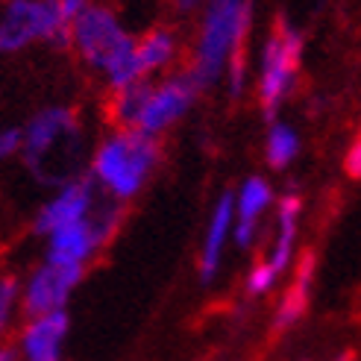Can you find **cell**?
I'll list each match as a JSON object with an SVG mask.
<instances>
[{
    "instance_id": "9",
    "label": "cell",
    "mask_w": 361,
    "mask_h": 361,
    "mask_svg": "<svg viewBox=\"0 0 361 361\" xmlns=\"http://www.w3.org/2000/svg\"><path fill=\"white\" fill-rule=\"evenodd\" d=\"M85 267H62V264H50L44 262L39 270H32V276L24 285V314L30 320L44 317L53 312H62L65 302L71 297V291L77 288V282L82 279Z\"/></svg>"
},
{
    "instance_id": "21",
    "label": "cell",
    "mask_w": 361,
    "mask_h": 361,
    "mask_svg": "<svg viewBox=\"0 0 361 361\" xmlns=\"http://www.w3.org/2000/svg\"><path fill=\"white\" fill-rule=\"evenodd\" d=\"M18 297V282L15 279H4L0 282V323H9V312H12V302Z\"/></svg>"
},
{
    "instance_id": "4",
    "label": "cell",
    "mask_w": 361,
    "mask_h": 361,
    "mask_svg": "<svg viewBox=\"0 0 361 361\" xmlns=\"http://www.w3.org/2000/svg\"><path fill=\"white\" fill-rule=\"evenodd\" d=\"M35 42L71 44V24L59 0H6L0 15V50L18 53Z\"/></svg>"
},
{
    "instance_id": "16",
    "label": "cell",
    "mask_w": 361,
    "mask_h": 361,
    "mask_svg": "<svg viewBox=\"0 0 361 361\" xmlns=\"http://www.w3.org/2000/svg\"><path fill=\"white\" fill-rule=\"evenodd\" d=\"M135 53H138V65L144 71V77L165 71L176 56V35L171 30H150L147 35L138 39Z\"/></svg>"
},
{
    "instance_id": "8",
    "label": "cell",
    "mask_w": 361,
    "mask_h": 361,
    "mask_svg": "<svg viewBox=\"0 0 361 361\" xmlns=\"http://www.w3.org/2000/svg\"><path fill=\"white\" fill-rule=\"evenodd\" d=\"M77 135H80V123L68 106H50V109L35 112L24 126V150H21L24 161L35 176H42L44 161Z\"/></svg>"
},
{
    "instance_id": "7",
    "label": "cell",
    "mask_w": 361,
    "mask_h": 361,
    "mask_svg": "<svg viewBox=\"0 0 361 361\" xmlns=\"http://www.w3.org/2000/svg\"><path fill=\"white\" fill-rule=\"evenodd\" d=\"M118 224V209H103L94 212L92 218H85L74 226L59 229L56 235L47 238V259L50 264L62 267H85V262L106 244V238L112 235V229Z\"/></svg>"
},
{
    "instance_id": "25",
    "label": "cell",
    "mask_w": 361,
    "mask_h": 361,
    "mask_svg": "<svg viewBox=\"0 0 361 361\" xmlns=\"http://www.w3.org/2000/svg\"><path fill=\"white\" fill-rule=\"evenodd\" d=\"M15 350H4V353H0V361H15Z\"/></svg>"
},
{
    "instance_id": "14",
    "label": "cell",
    "mask_w": 361,
    "mask_h": 361,
    "mask_svg": "<svg viewBox=\"0 0 361 361\" xmlns=\"http://www.w3.org/2000/svg\"><path fill=\"white\" fill-rule=\"evenodd\" d=\"M312 274H314V252H305L297 264V276H294V285L288 288V294L282 297L279 309H276V317H274V329L282 332L288 326L302 317L305 305H309V285H312Z\"/></svg>"
},
{
    "instance_id": "6",
    "label": "cell",
    "mask_w": 361,
    "mask_h": 361,
    "mask_svg": "<svg viewBox=\"0 0 361 361\" xmlns=\"http://www.w3.org/2000/svg\"><path fill=\"white\" fill-rule=\"evenodd\" d=\"M197 92H200V85L191 80V74H176V77L150 82L141 103V115L135 121V130L153 138L159 133H165L168 126H173L194 106Z\"/></svg>"
},
{
    "instance_id": "15",
    "label": "cell",
    "mask_w": 361,
    "mask_h": 361,
    "mask_svg": "<svg viewBox=\"0 0 361 361\" xmlns=\"http://www.w3.org/2000/svg\"><path fill=\"white\" fill-rule=\"evenodd\" d=\"M297 218H300V197L288 194L279 200V209H276V226H279V235H276V244L270 250V267L282 274V270L291 264V256H294V238H297Z\"/></svg>"
},
{
    "instance_id": "12",
    "label": "cell",
    "mask_w": 361,
    "mask_h": 361,
    "mask_svg": "<svg viewBox=\"0 0 361 361\" xmlns=\"http://www.w3.org/2000/svg\"><path fill=\"white\" fill-rule=\"evenodd\" d=\"M270 203H274V188L262 176L244 179V185L235 194V232H232V241L238 247L247 250L252 244L256 229H259V218Z\"/></svg>"
},
{
    "instance_id": "17",
    "label": "cell",
    "mask_w": 361,
    "mask_h": 361,
    "mask_svg": "<svg viewBox=\"0 0 361 361\" xmlns=\"http://www.w3.org/2000/svg\"><path fill=\"white\" fill-rule=\"evenodd\" d=\"M300 153V135L291 123L274 121L267 130V144H264V156L270 161V168L282 171L285 165H291V159Z\"/></svg>"
},
{
    "instance_id": "5",
    "label": "cell",
    "mask_w": 361,
    "mask_h": 361,
    "mask_svg": "<svg viewBox=\"0 0 361 361\" xmlns=\"http://www.w3.org/2000/svg\"><path fill=\"white\" fill-rule=\"evenodd\" d=\"M300 59H302V35L291 24L279 21L276 32L264 42L259 62V100L270 121L276 118L288 92L294 88Z\"/></svg>"
},
{
    "instance_id": "22",
    "label": "cell",
    "mask_w": 361,
    "mask_h": 361,
    "mask_svg": "<svg viewBox=\"0 0 361 361\" xmlns=\"http://www.w3.org/2000/svg\"><path fill=\"white\" fill-rule=\"evenodd\" d=\"M59 6H62L65 21H68L71 27H74V21H77V18H80L88 6H92V4H88V0H59Z\"/></svg>"
},
{
    "instance_id": "13",
    "label": "cell",
    "mask_w": 361,
    "mask_h": 361,
    "mask_svg": "<svg viewBox=\"0 0 361 361\" xmlns=\"http://www.w3.org/2000/svg\"><path fill=\"white\" fill-rule=\"evenodd\" d=\"M65 335H68L65 309L44 314V317H35L21 332V353L27 355V361H59Z\"/></svg>"
},
{
    "instance_id": "1",
    "label": "cell",
    "mask_w": 361,
    "mask_h": 361,
    "mask_svg": "<svg viewBox=\"0 0 361 361\" xmlns=\"http://www.w3.org/2000/svg\"><path fill=\"white\" fill-rule=\"evenodd\" d=\"M71 44L77 47V53L88 65L103 71L115 94L147 80L138 65V42L123 30L121 18L112 9L88 6L71 27Z\"/></svg>"
},
{
    "instance_id": "10",
    "label": "cell",
    "mask_w": 361,
    "mask_h": 361,
    "mask_svg": "<svg viewBox=\"0 0 361 361\" xmlns=\"http://www.w3.org/2000/svg\"><path fill=\"white\" fill-rule=\"evenodd\" d=\"M94 214V179H68L62 188L50 197L35 214V232L39 235H56L59 229L74 226Z\"/></svg>"
},
{
    "instance_id": "23",
    "label": "cell",
    "mask_w": 361,
    "mask_h": 361,
    "mask_svg": "<svg viewBox=\"0 0 361 361\" xmlns=\"http://www.w3.org/2000/svg\"><path fill=\"white\" fill-rule=\"evenodd\" d=\"M347 173L361 179V135H358V141L353 144L350 153H347Z\"/></svg>"
},
{
    "instance_id": "20",
    "label": "cell",
    "mask_w": 361,
    "mask_h": 361,
    "mask_svg": "<svg viewBox=\"0 0 361 361\" xmlns=\"http://www.w3.org/2000/svg\"><path fill=\"white\" fill-rule=\"evenodd\" d=\"M24 150V130L21 126H9L0 133V156H12Z\"/></svg>"
},
{
    "instance_id": "19",
    "label": "cell",
    "mask_w": 361,
    "mask_h": 361,
    "mask_svg": "<svg viewBox=\"0 0 361 361\" xmlns=\"http://www.w3.org/2000/svg\"><path fill=\"white\" fill-rule=\"evenodd\" d=\"M226 88L232 97H238L244 92V82H247V62H244V50L232 56V62L226 65Z\"/></svg>"
},
{
    "instance_id": "2",
    "label": "cell",
    "mask_w": 361,
    "mask_h": 361,
    "mask_svg": "<svg viewBox=\"0 0 361 361\" xmlns=\"http://www.w3.org/2000/svg\"><path fill=\"white\" fill-rule=\"evenodd\" d=\"M252 21L250 0H209L203 6L200 35L191 56V80L209 88L226 77V65L244 50V39Z\"/></svg>"
},
{
    "instance_id": "18",
    "label": "cell",
    "mask_w": 361,
    "mask_h": 361,
    "mask_svg": "<svg viewBox=\"0 0 361 361\" xmlns=\"http://www.w3.org/2000/svg\"><path fill=\"white\" fill-rule=\"evenodd\" d=\"M276 270L270 267V262H262V264H256L250 270V276H247V291L250 294H264V291H270L274 288V282H276Z\"/></svg>"
},
{
    "instance_id": "3",
    "label": "cell",
    "mask_w": 361,
    "mask_h": 361,
    "mask_svg": "<svg viewBox=\"0 0 361 361\" xmlns=\"http://www.w3.org/2000/svg\"><path fill=\"white\" fill-rule=\"evenodd\" d=\"M159 161V144L138 130H118L94 150L92 179L112 200H133Z\"/></svg>"
},
{
    "instance_id": "24",
    "label": "cell",
    "mask_w": 361,
    "mask_h": 361,
    "mask_svg": "<svg viewBox=\"0 0 361 361\" xmlns=\"http://www.w3.org/2000/svg\"><path fill=\"white\" fill-rule=\"evenodd\" d=\"M173 4L183 9V12H188V9H197V6H206L209 0H173Z\"/></svg>"
},
{
    "instance_id": "11",
    "label": "cell",
    "mask_w": 361,
    "mask_h": 361,
    "mask_svg": "<svg viewBox=\"0 0 361 361\" xmlns=\"http://www.w3.org/2000/svg\"><path fill=\"white\" fill-rule=\"evenodd\" d=\"M232 232H235V194H224L218 200V206H214V212H212L206 241H203V250H200V262H197L200 279L206 285L214 279V274H218L226 238L232 235Z\"/></svg>"
}]
</instances>
